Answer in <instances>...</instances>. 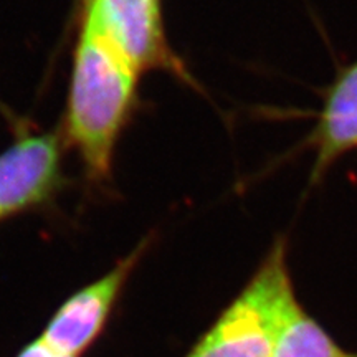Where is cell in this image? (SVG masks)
I'll return each instance as SVG.
<instances>
[{
	"instance_id": "cell-1",
	"label": "cell",
	"mask_w": 357,
	"mask_h": 357,
	"mask_svg": "<svg viewBox=\"0 0 357 357\" xmlns=\"http://www.w3.org/2000/svg\"><path fill=\"white\" fill-rule=\"evenodd\" d=\"M141 71L95 25L83 20L66 105V136L91 178L111 171Z\"/></svg>"
},
{
	"instance_id": "cell-2",
	"label": "cell",
	"mask_w": 357,
	"mask_h": 357,
	"mask_svg": "<svg viewBox=\"0 0 357 357\" xmlns=\"http://www.w3.org/2000/svg\"><path fill=\"white\" fill-rule=\"evenodd\" d=\"M296 301L288 243L280 236L247 287L185 357H271L281 326Z\"/></svg>"
},
{
	"instance_id": "cell-3",
	"label": "cell",
	"mask_w": 357,
	"mask_h": 357,
	"mask_svg": "<svg viewBox=\"0 0 357 357\" xmlns=\"http://www.w3.org/2000/svg\"><path fill=\"white\" fill-rule=\"evenodd\" d=\"M84 20L139 71L172 65L160 0H88Z\"/></svg>"
},
{
	"instance_id": "cell-4",
	"label": "cell",
	"mask_w": 357,
	"mask_h": 357,
	"mask_svg": "<svg viewBox=\"0 0 357 357\" xmlns=\"http://www.w3.org/2000/svg\"><path fill=\"white\" fill-rule=\"evenodd\" d=\"M61 181L56 134L25 136L0 154V222L52 197Z\"/></svg>"
},
{
	"instance_id": "cell-5",
	"label": "cell",
	"mask_w": 357,
	"mask_h": 357,
	"mask_svg": "<svg viewBox=\"0 0 357 357\" xmlns=\"http://www.w3.org/2000/svg\"><path fill=\"white\" fill-rule=\"evenodd\" d=\"M141 257V248L116 263L113 270L70 296L43 333L45 341L66 354L79 357L102 333L128 276Z\"/></svg>"
},
{
	"instance_id": "cell-6",
	"label": "cell",
	"mask_w": 357,
	"mask_h": 357,
	"mask_svg": "<svg viewBox=\"0 0 357 357\" xmlns=\"http://www.w3.org/2000/svg\"><path fill=\"white\" fill-rule=\"evenodd\" d=\"M305 144L314 153L310 184H319L334 164L357 151V61L341 66L323 91V105Z\"/></svg>"
},
{
	"instance_id": "cell-7",
	"label": "cell",
	"mask_w": 357,
	"mask_h": 357,
	"mask_svg": "<svg viewBox=\"0 0 357 357\" xmlns=\"http://www.w3.org/2000/svg\"><path fill=\"white\" fill-rule=\"evenodd\" d=\"M271 357H347L296 301L276 337Z\"/></svg>"
},
{
	"instance_id": "cell-8",
	"label": "cell",
	"mask_w": 357,
	"mask_h": 357,
	"mask_svg": "<svg viewBox=\"0 0 357 357\" xmlns=\"http://www.w3.org/2000/svg\"><path fill=\"white\" fill-rule=\"evenodd\" d=\"M17 357H77V356L66 354V352L60 351L58 347L52 346L48 341H45L43 337H38L30 342V344H26L24 349L19 352V356Z\"/></svg>"
},
{
	"instance_id": "cell-9",
	"label": "cell",
	"mask_w": 357,
	"mask_h": 357,
	"mask_svg": "<svg viewBox=\"0 0 357 357\" xmlns=\"http://www.w3.org/2000/svg\"><path fill=\"white\" fill-rule=\"evenodd\" d=\"M347 357H357V354H354V356H351V354H347Z\"/></svg>"
}]
</instances>
